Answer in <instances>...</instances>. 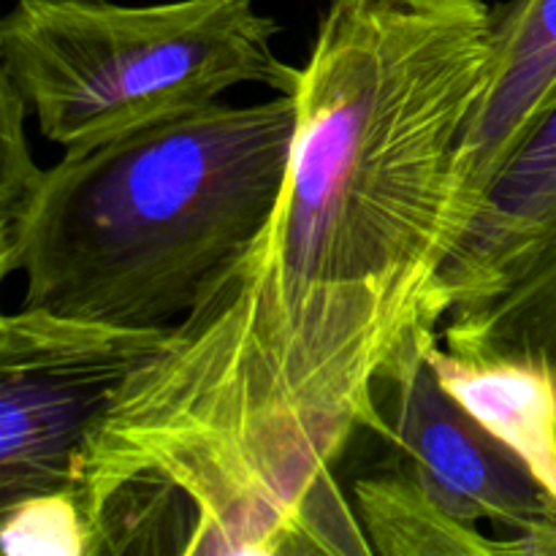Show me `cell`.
Here are the masks:
<instances>
[{"label":"cell","mask_w":556,"mask_h":556,"mask_svg":"<svg viewBox=\"0 0 556 556\" xmlns=\"http://www.w3.org/2000/svg\"><path fill=\"white\" fill-rule=\"evenodd\" d=\"M434 337L438 329L418 331L380 378L383 434L424 489L459 519L505 527L521 543L556 530L554 494L438 383L427 356Z\"/></svg>","instance_id":"obj_6"},{"label":"cell","mask_w":556,"mask_h":556,"mask_svg":"<svg viewBox=\"0 0 556 556\" xmlns=\"http://www.w3.org/2000/svg\"><path fill=\"white\" fill-rule=\"evenodd\" d=\"M556 106V0H508L494 11L492 71L459 144L462 233L489 188Z\"/></svg>","instance_id":"obj_7"},{"label":"cell","mask_w":556,"mask_h":556,"mask_svg":"<svg viewBox=\"0 0 556 556\" xmlns=\"http://www.w3.org/2000/svg\"><path fill=\"white\" fill-rule=\"evenodd\" d=\"M280 25L253 0H16L0 20V76L65 155L188 117L233 87L293 96Z\"/></svg>","instance_id":"obj_3"},{"label":"cell","mask_w":556,"mask_h":556,"mask_svg":"<svg viewBox=\"0 0 556 556\" xmlns=\"http://www.w3.org/2000/svg\"><path fill=\"white\" fill-rule=\"evenodd\" d=\"M429 342V367L438 383L514 451L556 497V375L510 358H470Z\"/></svg>","instance_id":"obj_8"},{"label":"cell","mask_w":556,"mask_h":556,"mask_svg":"<svg viewBox=\"0 0 556 556\" xmlns=\"http://www.w3.org/2000/svg\"><path fill=\"white\" fill-rule=\"evenodd\" d=\"M296 98L201 112L47 168L16 269L22 307L174 326L248 250L286 182Z\"/></svg>","instance_id":"obj_2"},{"label":"cell","mask_w":556,"mask_h":556,"mask_svg":"<svg viewBox=\"0 0 556 556\" xmlns=\"http://www.w3.org/2000/svg\"><path fill=\"white\" fill-rule=\"evenodd\" d=\"M172 326H114L22 307L0 320V505L74 489L76 462L125 380Z\"/></svg>","instance_id":"obj_4"},{"label":"cell","mask_w":556,"mask_h":556,"mask_svg":"<svg viewBox=\"0 0 556 556\" xmlns=\"http://www.w3.org/2000/svg\"><path fill=\"white\" fill-rule=\"evenodd\" d=\"M356 508L375 554L383 556H521V541H494L445 510L410 467L356 483Z\"/></svg>","instance_id":"obj_9"},{"label":"cell","mask_w":556,"mask_h":556,"mask_svg":"<svg viewBox=\"0 0 556 556\" xmlns=\"http://www.w3.org/2000/svg\"><path fill=\"white\" fill-rule=\"evenodd\" d=\"M445 348L556 362V106L505 163L440 286Z\"/></svg>","instance_id":"obj_5"},{"label":"cell","mask_w":556,"mask_h":556,"mask_svg":"<svg viewBox=\"0 0 556 556\" xmlns=\"http://www.w3.org/2000/svg\"><path fill=\"white\" fill-rule=\"evenodd\" d=\"M554 375H556V362H554Z\"/></svg>","instance_id":"obj_13"},{"label":"cell","mask_w":556,"mask_h":556,"mask_svg":"<svg viewBox=\"0 0 556 556\" xmlns=\"http://www.w3.org/2000/svg\"><path fill=\"white\" fill-rule=\"evenodd\" d=\"M27 103L9 79L0 76V275L16 271V253L25 237L43 188V172L36 166L25 139Z\"/></svg>","instance_id":"obj_10"},{"label":"cell","mask_w":556,"mask_h":556,"mask_svg":"<svg viewBox=\"0 0 556 556\" xmlns=\"http://www.w3.org/2000/svg\"><path fill=\"white\" fill-rule=\"evenodd\" d=\"M486 0H329L299 68L277 204L123 383L74 472L96 519L152 492L188 556L375 554L334 481L378 383L445 320L459 144L492 71Z\"/></svg>","instance_id":"obj_1"},{"label":"cell","mask_w":556,"mask_h":556,"mask_svg":"<svg viewBox=\"0 0 556 556\" xmlns=\"http://www.w3.org/2000/svg\"><path fill=\"white\" fill-rule=\"evenodd\" d=\"M5 556H96L92 530L74 489L0 505Z\"/></svg>","instance_id":"obj_11"},{"label":"cell","mask_w":556,"mask_h":556,"mask_svg":"<svg viewBox=\"0 0 556 556\" xmlns=\"http://www.w3.org/2000/svg\"><path fill=\"white\" fill-rule=\"evenodd\" d=\"M521 552H525V556H556V530H548L543 535L525 541L521 543Z\"/></svg>","instance_id":"obj_12"}]
</instances>
